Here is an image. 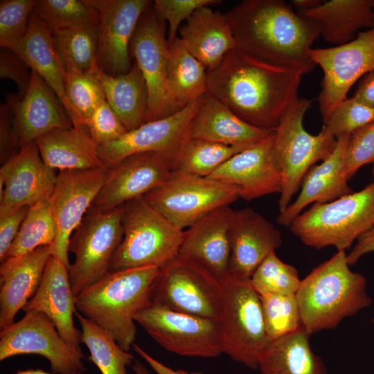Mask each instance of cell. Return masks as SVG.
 I'll use <instances>...</instances> for the list:
<instances>
[{
    "label": "cell",
    "mask_w": 374,
    "mask_h": 374,
    "mask_svg": "<svg viewBox=\"0 0 374 374\" xmlns=\"http://www.w3.org/2000/svg\"><path fill=\"white\" fill-rule=\"evenodd\" d=\"M85 129L98 145L116 140L127 132L106 100L93 112Z\"/></svg>",
    "instance_id": "c3c4849f"
},
{
    "label": "cell",
    "mask_w": 374,
    "mask_h": 374,
    "mask_svg": "<svg viewBox=\"0 0 374 374\" xmlns=\"http://www.w3.org/2000/svg\"><path fill=\"white\" fill-rule=\"evenodd\" d=\"M34 143L44 163L53 170H87L105 166L99 157V145L85 130L75 127L55 129Z\"/></svg>",
    "instance_id": "1f68e13d"
},
{
    "label": "cell",
    "mask_w": 374,
    "mask_h": 374,
    "mask_svg": "<svg viewBox=\"0 0 374 374\" xmlns=\"http://www.w3.org/2000/svg\"><path fill=\"white\" fill-rule=\"evenodd\" d=\"M374 163V121L353 132L346 151L344 172L350 179L364 165Z\"/></svg>",
    "instance_id": "7dc6e473"
},
{
    "label": "cell",
    "mask_w": 374,
    "mask_h": 374,
    "mask_svg": "<svg viewBox=\"0 0 374 374\" xmlns=\"http://www.w3.org/2000/svg\"><path fill=\"white\" fill-rule=\"evenodd\" d=\"M350 135L338 137L332 152L320 164L310 168L302 181L298 197L276 217L278 224L290 227L308 205L328 203L353 193L344 172Z\"/></svg>",
    "instance_id": "d4e9b609"
},
{
    "label": "cell",
    "mask_w": 374,
    "mask_h": 374,
    "mask_svg": "<svg viewBox=\"0 0 374 374\" xmlns=\"http://www.w3.org/2000/svg\"><path fill=\"white\" fill-rule=\"evenodd\" d=\"M310 335L303 325L271 341L258 362L261 374H326L321 359L310 347Z\"/></svg>",
    "instance_id": "836d02e7"
},
{
    "label": "cell",
    "mask_w": 374,
    "mask_h": 374,
    "mask_svg": "<svg viewBox=\"0 0 374 374\" xmlns=\"http://www.w3.org/2000/svg\"><path fill=\"white\" fill-rule=\"evenodd\" d=\"M66 97L85 129L87 120L105 99L100 80L93 69L89 71H69L64 79Z\"/></svg>",
    "instance_id": "7bdbcfd3"
},
{
    "label": "cell",
    "mask_w": 374,
    "mask_h": 374,
    "mask_svg": "<svg viewBox=\"0 0 374 374\" xmlns=\"http://www.w3.org/2000/svg\"><path fill=\"white\" fill-rule=\"evenodd\" d=\"M28 64L14 51L1 48L0 78L12 80L17 87V96L22 98L26 93L30 82L31 71Z\"/></svg>",
    "instance_id": "681fc988"
},
{
    "label": "cell",
    "mask_w": 374,
    "mask_h": 374,
    "mask_svg": "<svg viewBox=\"0 0 374 374\" xmlns=\"http://www.w3.org/2000/svg\"><path fill=\"white\" fill-rule=\"evenodd\" d=\"M47 359L54 374H83L81 356L73 352L45 314L27 312L18 321L0 332V361L21 355Z\"/></svg>",
    "instance_id": "9a60e30c"
},
{
    "label": "cell",
    "mask_w": 374,
    "mask_h": 374,
    "mask_svg": "<svg viewBox=\"0 0 374 374\" xmlns=\"http://www.w3.org/2000/svg\"><path fill=\"white\" fill-rule=\"evenodd\" d=\"M208 93L256 127L275 130L299 98L303 74L230 51L207 70Z\"/></svg>",
    "instance_id": "6da1fadb"
},
{
    "label": "cell",
    "mask_w": 374,
    "mask_h": 374,
    "mask_svg": "<svg viewBox=\"0 0 374 374\" xmlns=\"http://www.w3.org/2000/svg\"><path fill=\"white\" fill-rule=\"evenodd\" d=\"M134 321L154 341L172 353L205 358L223 353L219 320L150 304L136 313Z\"/></svg>",
    "instance_id": "7c38bea8"
},
{
    "label": "cell",
    "mask_w": 374,
    "mask_h": 374,
    "mask_svg": "<svg viewBox=\"0 0 374 374\" xmlns=\"http://www.w3.org/2000/svg\"><path fill=\"white\" fill-rule=\"evenodd\" d=\"M23 310L45 314L71 349L84 358L80 346L81 331L75 328L73 322L77 309L69 268L53 255L46 264L38 290Z\"/></svg>",
    "instance_id": "603a6c76"
},
{
    "label": "cell",
    "mask_w": 374,
    "mask_h": 374,
    "mask_svg": "<svg viewBox=\"0 0 374 374\" xmlns=\"http://www.w3.org/2000/svg\"><path fill=\"white\" fill-rule=\"evenodd\" d=\"M232 211L229 206L220 207L188 227L178 253L205 267L220 281L229 274Z\"/></svg>",
    "instance_id": "4316f807"
},
{
    "label": "cell",
    "mask_w": 374,
    "mask_h": 374,
    "mask_svg": "<svg viewBox=\"0 0 374 374\" xmlns=\"http://www.w3.org/2000/svg\"><path fill=\"white\" fill-rule=\"evenodd\" d=\"M159 270L156 267H145L109 271L75 296L76 309L129 352L136 335L134 317L151 304L152 290Z\"/></svg>",
    "instance_id": "3957f363"
},
{
    "label": "cell",
    "mask_w": 374,
    "mask_h": 374,
    "mask_svg": "<svg viewBox=\"0 0 374 374\" xmlns=\"http://www.w3.org/2000/svg\"><path fill=\"white\" fill-rule=\"evenodd\" d=\"M52 246L46 245L18 257L3 261L0 266V328L15 323L20 310L35 295L42 281Z\"/></svg>",
    "instance_id": "484cf974"
},
{
    "label": "cell",
    "mask_w": 374,
    "mask_h": 374,
    "mask_svg": "<svg viewBox=\"0 0 374 374\" xmlns=\"http://www.w3.org/2000/svg\"><path fill=\"white\" fill-rule=\"evenodd\" d=\"M30 206L21 207L10 215L0 218V260L6 258Z\"/></svg>",
    "instance_id": "816d5d0a"
},
{
    "label": "cell",
    "mask_w": 374,
    "mask_h": 374,
    "mask_svg": "<svg viewBox=\"0 0 374 374\" xmlns=\"http://www.w3.org/2000/svg\"><path fill=\"white\" fill-rule=\"evenodd\" d=\"M33 12L51 33L99 22L98 11L87 0L35 1Z\"/></svg>",
    "instance_id": "ab89813d"
},
{
    "label": "cell",
    "mask_w": 374,
    "mask_h": 374,
    "mask_svg": "<svg viewBox=\"0 0 374 374\" xmlns=\"http://www.w3.org/2000/svg\"><path fill=\"white\" fill-rule=\"evenodd\" d=\"M373 10H374V0H373Z\"/></svg>",
    "instance_id": "94428289"
},
{
    "label": "cell",
    "mask_w": 374,
    "mask_h": 374,
    "mask_svg": "<svg viewBox=\"0 0 374 374\" xmlns=\"http://www.w3.org/2000/svg\"><path fill=\"white\" fill-rule=\"evenodd\" d=\"M165 24L157 16L152 3L141 17L130 42V53L143 73L148 91L144 123L163 118L179 112L168 88L169 44Z\"/></svg>",
    "instance_id": "5bb4252c"
},
{
    "label": "cell",
    "mask_w": 374,
    "mask_h": 374,
    "mask_svg": "<svg viewBox=\"0 0 374 374\" xmlns=\"http://www.w3.org/2000/svg\"><path fill=\"white\" fill-rule=\"evenodd\" d=\"M11 49L18 54L55 93L64 107L73 127L85 130L66 97L64 89L66 71L55 48L52 33L33 12L30 16L26 35Z\"/></svg>",
    "instance_id": "83f0119b"
},
{
    "label": "cell",
    "mask_w": 374,
    "mask_h": 374,
    "mask_svg": "<svg viewBox=\"0 0 374 374\" xmlns=\"http://www.w3.org/2000/svg\"><path fill=\"white\" fill-rule=\"evenodd\" d=\"M274 130L256 127L243 121L220 100L206 93L190 127V138L246 149Z\"/></svg>",
    "instance_id": "f1b7e54d"
},
{
    "label": "cell",
    "mask_w": 374,
    "mask_h": 374,
    "mask_svg": "<svg viewBox=\"0 0 374 374\" xmlns=\"http://www.w3.org/2000/svg\"><path fill=\"white\" fill-rule=\"evenodd\" d=\"M221 2L220 0H155L152 6L158 18L168 24L167 38L170 45L178 37L181 22L187 21L196 10Z\"/></svg>",
    "instance_id": "bcb514c9"
},
{
    "label": "cell",
    "mask_w": 374,
    "mask_h": 374,
    "mask_svg": "<svg viewBox=\"0 0 374 374\" xmlns=\"http://www.w3.org/2000/svg\"><path fill=\"white\" fill-rule=\"evenodd\" d=\"M107 168L87 170H60L49 198L57 229V237L52 244L53 256L68 268L69 242L100 190Z\"/></svg>",
    "instance_id": "2e32d148"
},
{
    "label": "cell",
    "mask_w": 374,
    "mask_h": 374,
    "mask_svg": "<svg viewBox=\"0 0 374 374\" xmlns=\"http://www.w3.org/2000/svg\"><path fill=\"white\" fill-rule=\"evenodd\" d=\"M99 14L97 64L110 75L132 68L130 46L148 0H87Z\"/></svg>",
    "instance_id": "d6986e66"
},
{
    "label": "cell",
    "mask_w": 374,
    "mask_h": 374,
    "mask_svg": "<svg viewBox=\"0 0 374 374\" xmlns=\"http://www.w3.org/2000/svg\"><path fill=\"white\" fill-rule=\"evenodd\" d=\"M259 296L266 332L271 341L293 333L303 326L296 294Z\"/></svg>",
    "instance_id": "b9f144b4"
},
{
    "label": "cell",
    "mask_w": 374,
    "mask_h": 374,
    "mask_svg": "<svg viewBox=\"0 0 374 374\" xmlns=\"http://www.w3.org/2000/svg\"><path fill=\"white\" fill-rule=\"evenodd\" d=\"M373 0H330L310 10L296 11L318 23L321 36L336 46L355 39L362 29L374 27Z\"/></svg>",
    "instance_id": "4dcf8cb0"
},
{
    "label": "cell",
    "mask_w": 374,
    "mask_h": 374,
    "mask_svg": "<svg viewBox=\"0 0 374 374\" xmlns=\"http://www.w3.org/2000/svg\"><path fill=\"white\" fill-rule=\"evenodd\" d=\"M374 252V226L357 240L356 244L346 255L349 265H355L364 255Z\"/></svg>",
    "instance_id": "f5cc1de1"
},
{
    "label": "cell",
    "mask_w": 374,
    "mask_h": 374,
    "mask_svg": "<svg viewBox=\"0 0 374 374\" xmlns=\"http://www.w3.org/2000/svg\"><path fill=\"white\" fill-rule=\"evenodd\" d=\"M75 315L81 326L80 341L87 347L89 359L101 374H127V367L133 364L134 355L121 348L115 339L95 322L78 310Z\"/></svg>",
    "instance_id": "d590c367"
},
{
    "label": "cell",
    "mask_w": 374,
    "mask_h": 374,
    "mask_svg": "<svg viewBox=\"0 0 374 374\" xmlns=\"http://www.w3.org/2000/svg\"><path fill=\"white\" fill-rule=\"evenodd\" d=\"M93 71L103 87L105 99L127 131L144 123L148 105V91L145 78L134 62L131 69L119 75H110L96 66Z\"/></svg>",
    "instance_id": "d6a6232c"
},
{
    "label": "cell",
    "mask_w": 374,
    "mask_h": 374,
    "mask_svg": "<svg viewBox=\"0 0 374 374\" xmlns=\"http://www.w3.org/2000/svg\"><path fill=\"white\" fill-rule=\"evenodd\" d=\"M224 14L238 50L303 75L314 69L309 52L321 36L320 27L285 1L244 0Z\"/></svg>",
    "instance_id": "7a4b0ae2"
},
{
    "label": "cell",
    "mask_w": 374,
    "mask_h": 374,
    "mask_svg": "<svg viewBox=\"0 0 374 374\" xmlns=\"http://www.w3.org/2000/svg\"><path fill=\"white\" fill-rule=\"evenodd\" d=\"M346 251H337L301 280L296 297L309 333L332 329L369 306L366 278L349 268Z\"/></svg>",
    "instance_id": "277c9868"
},
{
    "label": "cell",
    "mask_w": 374,
    "mask_h": 374,
    "mask_svg": "<svg viewBox=\"0 0 374 374\" xmlns=\"http://www.w3.org/2000/svg\"><path fill=\"white\" fill-rule=\"evenodd\" d=\"M150 301L171 310L219 320L221 281L203 266L177 255L160 269Z\"/></svg>",
    "instance_id": "8fae6325"
},
{
    "label": "cell",
    "mask_w": 374,
    "mask_h": 374,
    "mask_svg": "<svg viewBox=\"0 0 374 374\" xmlns=\"http://www.w3.org/2000/svg\"><path fill=\"white\" fill-rule=\"evenodd\" d=\"M52 35L66 71H89L98 66V25L57 30Z\"/></svg>",
    "instance_id": "8d00e7d4"
},
{
    "label": "cell",
    "mask_w": 374,
    "mask_h": 374,
    "mask_svg": "<svg viewBox=\"0 0 374 374\" xmlns=\"http://www.w3.org/2000/svg\"><path fill=\"white\" fill-rule=\"evenodd\" d=\"M35 1H0V46L12 48L26 35Z\"/></svg>",
    "instance_id": "f6af8a7d"
},
{
    "label": "cell",
    "mask_w": 374,
    "mask_h": 374,
    "mask_svg": "<svg viewBox=\"0 0 374 374\" xmlns=\"http://www.w3.org/2000/svg\"><path fill=\"white\" fill-rule=\"evenodd\" d=\"M244 149L188 138L181 148L174 170L208 177L234 154Z\"/></svg>",
    "instance_id": "f35d334b"
},
{
    "label": "cell",
    "mask_w": 374,
    "mask_h": 374,
    "mask_svg": "<svg viewBox=\"0 0 374 374\" xmlns=\"http://www.w3.org/2000/svg\"><path fill=\"white\" fill-rule=\"evenodd\" d=\"M56 177L54 170L43 161L35 143L21 148L0 169V179L3 181L0 218L21 207L48 199Z\"/></svg>",
    "instance_id": "ffe728a7"
},
{
    "label": "cell",
    "mask_w": 374,
    "mask_h": 374,
    "mask_svg": "<svg viewBox=\"0 0 374 374\" xmlns=\"http://www.w3.org/2000/svg\"><path fill=\"white\" fill-rule=\"evenodd\" d=\"M131 367L135 374H151L146 366L138 359H134Z\"/></svg>",
    "instance_id": "6f0895ef"
},
{
    "label": "cell",
    "mask_w": 374,
    "mask_h": 374,
    "mask_svg": "<svg viewBox=\"0 0 374 374\" xmlns=\"http://www.w3.org/2000/svg\"><path fill=\"white\" fill-rule=\"evenodd\" d=\"M207 70L186 48L178 37L169 45L167 83L177 111L208 93Z\"/></svg>",
    "instance_id": "e575fe53"
},
{
    "label": "cell",
    "mask_w": 374,
    "mask_h": 374,
    "mask_svg": "<svg viewBox=\"0 0 374 374\" xmlns=\"http://www.w3.org/2000/svg\"><path fill=\"white\" fill-rule=\"evenodd\" d=\"M372 175H374V164L372 168Z\"/></svg>",
    "instance_id": "91938a15"
},
{
    "label": "cell",
    "mask_w": 374,
    "mask_h": 374,
    "mask_svg": "<svg viewBox=\"0 0 374 374\" xmlns=\"http://www.w3.org/2000/svg\"><path fill=\"white\" fill-rule=\"evenodd\" d=\"M291 2L296 11H303L316 8L323 1L320 0H292Z\"/></svg>",
    "instance_id": "9f6ffc18"
},
{
    "label": "cell",
    "mask_w": 374,
    "mask_h": 374,
    "mask_svg": "<svg viewBox=\"0 0 374 374\" xmlns=\"http://www.w3.org/2000/svg\"><path fill=\"white\" fill-rule=\"evenodd\" d=\"M353 97L358 101L374 107V70L363 76Z\"/></svg>",
    "instance_id": "11a10c76"
},
{
    "label": "cell",
    "mask_w": 374,
    "mask_h": 374,
    "mask_svg": "<svg viewBox=\"0 0 374 374\" xmlns=\"http://www.w3.org/2000/svg\"><path fill=\"white\" fill-rule=\"evenodd\" d=\"M274 139L275 130L230 157L208 178L238 188L240 197L247 201L280 193L281 176L273 157Z\"/></svg>",
    "instance_id": "44dd1931"
},
{
    "label": "cell",
    "mask_w": 374,
    "mask_h": 374,
    "mask_svg": "<svg viewBox=\"0 0 374 374\" xmlns=\"http://www.w3.org/2000/svg\"><path fill=\"white\" fill-rule=\"evenodd\" d=\"M229 238V274L244 278H251L265 258L283 243L279 230L251 208L233 210Z\"/></svg>",
    "instance_id": "7402d4cb"
},
{
    "label": "cell",
    "mask_w": 374,
    "mask_h": 374,
    "mask_svg": "<svg viewBox=\"0 0 374 374\" xmlns=\"http://www.w3.org/2000/svg\"><path fill=\"white\" fill-rule=\"evenodd\" d=\"M21 148L14 114L6 103L0 105V158L4 163Z\"/></svg>",
    "instance_id": "f907efd6"
},
{
    "label": "cell",
    "mask_w": 374,
    "mask_h": 374,
    "mask_svg": "<svg viewBox=\"0 0 374 374\" xmlns=\"http://www.w3.org/2000/svg\"><path fill=\"white\" fill-rule=\"evenodd\" d=\"M123 205L107 212L89 209L71 235L68 250L75 255L69 270L75 296L105 277L123 238Z\"/></svg>",
    "instance_id": "9c48e42d"
},
{
    "label": "cell",
    "mask_w": 374,
    "mask_h": 374,
    "mask_svg": "<svg viewBox=\"0 0 374 374\" xmlns=\"http://www.w3.org/2000/svg\"><path fill=\"white\" fill-rule=\"evenodd\" d=\"M374 226V181L332 202L303 211L290 229L305 245L346 251Z\"/></svg>",
    "instance_id": "5b68a950"
},
{
    "label": "cell",
    "mask_w": 374,
    "mask_h": 374,
    "mask_svg": "<svg viewBox=\"0 0 374 374\" xmlns=\"http://www.w3.org/2000/svg\"><path fill=\"white\" fill-rule=\"evenodd\" d=\"M250 279L259 295H294L301 281L297 269L283 262L275 251L265 258Z\"/></svg>",
    "instance_id": "60d3db41"
},
{
    "label": "cell",
    "mask_w": 374,
    "mask_h": 374,
    "mask_svg": "<svg viewBox=\"0 0 374 374\" xmlns=\"http://www.w3.org/2000/svg\"><path fill=\"white\" fill-rule=\"evenodd\" d=\"M219 321L223 353L250 368H258L260 358L271 341L265 327L260 296L250 278L229 274L221 280Z\"/></svg>",
    "instance_id": "ba28073f"
},
{
    "label": "cell",
    "mask_w": 374,
    "mask_h": 374,
    "mask_svg": "<svg viewBox=\"0 0 374 374\" xmlns=\"http://www.w3.org/2000/svg\"><path fill=\"white\" fill-rule=\"evenodd\" d=\"M6 100L15 118L21 148L53 130L73 127L59 98L33 70L25 95L19 98L10 93Z\"/></svg>",
    "instance_id": "cb8c5ba5"
},
{
    "label": "cell",
    "mask_w": 374,
    "mask_h": 374,
    "mask_svg": "<svg viewBox=\"0 0 374 374\" xmlns=\"http://www.w3.org/2000/svg\"><path fill=\"white\" fill-rule=\"evenodd\" d=\"M373 121L374 107L353 96L340 102L323 122V126L337 139L342 135L351 134Z\"/></svg>",
    "instance_id": "ee69618b"
},
{
    "label": "cell",
    "mask_w": 374,
    "mask_h": 374,
    "mask_svg": "<svg viewBox=\"0 0 374 374\" xmlns=\"http://www.w3.org/2000/svg\"><path fill=\"white\" fill-rule=\"evenodd\" d=\"M312 103L311 100L299 97L275 129L273 157L282 179L280 213L290 204L310 168L326 159L337 144L336 137L323 126L316 135L304 128V116Z\"/></svg>",
    "instance_id": "52a82bcc"
},
{
    "label": "cell",
    "mask_w": 374,
    "mask_h": 374,
    "mask_svg": "<svg viewBox=\"0 0 374 374\" xmlns=\"http://www.w3.org/2000/svg\"><path fill=\"white\" fill-rule=\"evenodd\" d=\"M193 101L177 113L143 123L121 136L98 147L103 165L109 167L136 153L157 152L175 157L190 138V127L201 99Z\"/></svg>",
    "instance_id": "ac0fdd59"
},
{
    "label": "cell",
    "mask_w": 374,
    "mask_h": 374,
    "mask_svg": "<svg viewBox=\"0 0 374 374\" xmlns=\"http://www.w3.org/2000/svg\"><path fill=\"white\" fill-rule=\"evenodd\" d=\"M123 238L109 271L165 266L179 253L184 231L153 208L143 197L123 205Z\"/></svg>",
    "instance_id": "8992f818"
},
{
    "label": "cell",
    "mask_w": 374,
    "mask_h": 374,
    "mask_svg": "<svg viewBox=\"0 0 374 374\" xmlns=\"http://www.w3.org/2000/svg\"><path fill=\"white\" fill-rule=\"evenodd\" d=\"M175 159L162 152L132 154L107 167L104 183L91 207L107 212L143 197L165 182L174 170Z\"/></svg>",
    "instance_id": "e0dca14e"
},
{
    "label": "cell",
    "mask_w": 374,
    "mask_h": 374,
    "mask_svg": "<svg viewBox=\"0 0 374 374\" xmlns=\"http://www.w3.org/2000/svg\"><path fill=\"white\" fill-rule=\"evenodd\" d=\"M57 234L49 199L40 201L29 207L6 259L30 253L42 246L52 245Z\"/></svg>",
    "instance_id": "74e56055"
},
{
    "label": "cell",
    "mask_w": 374,
    "mask_h": 374,
    "mask_svg": "<svg viewBox=\"0 0 374 374\" xmlns=\"http://www.w3.org/2000/svg\"><path fill=\"white\" fill-rule=\"evenodd\" d=\"M143 197L174 225L184 230L213 211L229 206L240 195L238 188L233 186L173 171L165 182Z\"/></svg>",
    "instance_id": "30bf717a"
},
{
    "label": "cell",
    "mask_w": 374,
    "mask_h": 374,
    "mask_svg": "<svg viewBox=\"0 0 374 374\" xmlns=\"http://www.w3.org/2000/svg\"><path fill=\"white\" fill-rule=\"evenodd\" d=\"M309 55L323 72L317 100L324 122L333 109L347 98L354 83L374 70V27L359 32L346 44L312 48Z\"/></svg>",
    "instance_id": "4fadbf2b"
},
{
    "label": "cell",
    "mask_w": 374,
    "mask_h": 374,
    "mask_svg": "<svg viewBox=\"0 0 374 374\" xmlns=\"http://www.w3.org/2000/svg\"><path fill=\"white\" fill-rule=\"evenodd\" d=\"M132 348L145 360L157 374H204L201 371L188 372L182 369H173L154 358L135 343L133 344Z\"/></svg>",
    "instance_id": "db71d44e"
},
{
    "label": "cell",
    "mask_w": 374,
    "mask_h": 374,
    "mask_svg": "<svg viewBox=\"0 0 374 374\" xmlns=\"http://www.w3.org/2000/svg\"><path fill=\"white\" fill-rule=\"evenodd\" d=\"M186 48L206 69L215 68L235 48V39L224 13L204 6L196 10L179 28Z\"/></svg>",
    "instance_id": "f546056e"
},
{
    "label": "cell",
    "mask_w": 374,
    "mask_h": 374,
    "mask_svg": "<svg viewBox=\"0 0 374 374\" xmlns=\"http://www.w3.org/2000/svg\"><path fill=\"white\" fill-rule=\"evenodd\" d=\"M16 374H54L53 373L46 372L43 369H26V370H18Z\"/></svg>",
    "instance_id": "680465c9"
}]
</instances>
